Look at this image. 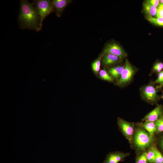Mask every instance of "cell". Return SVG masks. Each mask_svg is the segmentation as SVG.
Wrapping results in <instances>:
<instances>
[{
	"label": "cell",
	"mask_w": 163,
	"mask_h": 163,
	"mask_svg": "<svg viewBox=\"0 0 163 163\" xmlns=\"http://www.w3.org/2000/svg\"><path fill=\"white\" fill-rule=\"evenodd\" d=\"M160 1L161 2L162 4H163V0H160Z\"/></svg>",
	"instance_id": "obj_28"
},
{
	"label": "cell",
	"mask_w": 163,
	"mask_h": 163,
	"mask_svg": "<svg viewBox=\"0 0 163 163\" xmlns=\"http://www.w3.org/2000/svg\"><path fill=\"white\" fill-rule=\"evenodd\" d=\"M69 0H53L52 1L53 11L57 16L59 17L62 15L65 9L71 3Z\"/></svg>",
	"instance_id": "obj_10"
},
{
	"label": "cell",
	"mask_w": 163,
	"mask_h": 163,
	"mask_svg": "<svg viewBox=\"0 0 163 163\" xmlns=\"http://www.w3.org/2000/svg\"><path fill=\"white\" fill-rule=\"evenodd\" d=\"M120 58L118 56L111 54H105L102 59L103 64L105 65H109L118 62Z\"/></svg>",
	"instance_id": "obj_12"
},
{
	"label": "cell",
	"mask_w": 163,
	"mask_h": 163,
	"mask_svg": "<svg viewBox=\"0 0 163 163\" xmlns=\"http://www.w3.org/2000/svg\"><path fill=\"white\" fill-rule=\"evenodd\" d=\"M18 22L21 29L39 31L42 27L40 19L36 8L28 1H20Z\"/></svg>",
	"instance_id": "obj_1"
},
{
	"label": "cell",
	"mask_w": 163,
	"mask_h": 163,
	"mask_svg": "<svg viewBox=\"0 0 163 163\" xmlns=\"http://www.w3.org/2000/svg\"><path fill=\"white\" fill-rule=\"evenodd\" d=\"M101 62L100 59L95 60L92 64V68L95 73L98 72L100 70Z\"/></svg>",
	"instance_id": "obj_21"
},
{
	"label": "cell",
	"mask_w": 163,
	"mask_h": 163,
	"mask_svg": "<svg viewBox=\"0 0 163 163\" xmlns=\"http://www.w3.org/2000/svg\"><path fill=\"white\" fill-rule=\"evenodd\" d=\"M99 75L103 80L109 81H112L113 80V78L104 70H101L100 71Z\"/></svg>",
	"instance_id": "obj_20"
},
{
	"label": "cell",
	"mask_w": 163,
	"mask_h": 163,
	"mask_svg": "<svg viewBox=\"0 0 163 163\" xmlns=\"http://www.w3.org/2000/svg\"><path fill=\"white\" fill-rule=\"evenodd\" d=\"M146 18L149 21L153 24L159 26H163V17L155 18L148 16Z\"/></svg>",
	"instance_id": "obj_18"
},
{
	"label": "cell",
	"mask_w": 163,
	"mask_h": 163,
	"mask_svg": "<svg viewBox=\"0 0 163 163\" xmlns=\"http://www.w3.org/2000/svg\"><path fill=\"white\" fill-rule=\"evenodd\" d=\"M141 92L143 97L147 102L151 104L156 103L159 99L156 89L151 84L144 86L142 89Z\"/></svg>",
	"instance_id": "obj_5"
},
{
	"label": "cell",
	"mask_w": 163,
	"mask_h": 163,
	"mask_svg": "<svg viewBox=\"0 0 163 163\" xmlns=\"http://www.w3.org/2000/svg\"><path fill=\"white\" fill-rule=\"evenodd\" d=\"M158 8L161 9L163 11V4H161L160 5Z\"/></svg>",
	"instance_id": "obj_27"
},
{
	"label": "cell",
	"mask_w": 163,
	"mask_h": 163,
	"mask_svg": "<svg viewBox=\"0 0 163 163\" xmlns=\"http://www.w3.org/2000/svg\"><path fill=\"white\" fill-rule=\"evenodd\" d=\"M134 72V69L128 60L126 59L124 70L118 82V85L122 86L127 83L132 79Z\"/></svg>",
	"instance_id": "obj_6"
},
{
	"label": "cell",
	"mask_w": 163,
	"mask_h": 163,
	"mask_svg": "<svg viewBox=\"0 0 163 163\" xmlns=\"http://www.w3.org/2000/svg\"><path fill=\"white\" fill-rule=\"evenodd\" d=\"M156 16L157 18L163 17V11L158 8L157 10Z\"/></svg>",
	"instance_id": "obj_26"
},
{
	"label": "cell",
	"mask_w": 163,
	"mask_h": 163,
	"mask_svg": "<svg viewBox=\"0 0 163 163\" xmlns=\"http://www.w3.org/2000/svg\"><path fill=\"white\" fill-rule=\"evenodd\" d=\"M153 163H163V155L157 148L156 157Z\"/></svg>",
	"instance_id": "obj_22"
},
{
	"label": "cell",
	"mask_w": 163,
	"mask_h": 163,
	"mask_svg": "<svg viewBox=\"0 0 163 163\" xmlns=\"http://www.w3.org/2000/svg\"><path fill=\"white\" fill-rule=\"evenodd\" d=\"M117 123L119 130L130 143L135 131V123L128 122L120 117L117 118Z\"/></svg>",
	"instance_id": "obj_4"
},
{
	"label": "cell",
	"mask_w": 163,
	"mask_h": 163,
	"mask_svg": "<svg viewBox=\"0 0 163 163\" xmlns=\"http://www.w3.org/2000/svg\"><path fill=\"white\" fill-rule=\"evenodd\" d=\"M159 2V0H151L149 2L151 5L156 7L158 5Z\"/></svg>",
	"instance_id": "obj_25"
},
{
	"label": "cell",
	"mask_w": 163,
	"mask_h": 163,
	"mask_svg": "<svg viewBox=\"0 0 163 163\" xmlns=\"http://www.w3.org/2000/svg\"><path fill=\"white\" fill-rule=\"evenodd\" d=\"M156 136V146L163 155V132Z\"/></svg>",
	"instance_id": "obj_16"
},
{
	"label": "cell",
	"mask_w": 163,
	"mask_h": 163,
	"mask_svg": "<svg viewBox=\"0 0 163 163\" xmlns=\"http://www.w3.org/2000/svg\"><path fill=\"white\" fill-rule=\"evenodd\" d=\"M136 123L143 127L151 136H155L156 126L154 122L146 121L144 122H139Z\"/></svg>",
	"instance_id": "obj_11"
},
{
	"label": "cell",
	"mask_w": 163,
	"mask_h": 163,
	"mask_svg": "<svg viewBox=\"0 0 163 163\" xmlns=\"http://www.w3.org/2000/svg\"><path fill=\"white\" fill-rule=\"evenodd\" d=\"M163 69V63L158 62L156 63L153 66V70L158 72H160Z\"/></svg>",
	"instance_id": "obj_24"
},
{
	"label": "cell",
	"mask_w": 163,
	"mask_h": 163,
	"mask_svg": "<svg viewBox=\"0 0 163 163\" xmlns=\"http://www.w3.org/2000/svg\"><path fill=\"white\" fill-rule=\"evenodd\" d=\"M135 124V131L129 144L131 148L135 151L136 157L156 145V136H151L142 126Z\"/></svg>",
	"instance_id": "obj_2"
},
{
	"label": "cell",
	"mask_w": 163,
	"mask_h": 163,
	"mask_svg": "<svg viewBox=\"0 0 163 163\" xmlns=\"http://www.w3.org/2000/svg\"><path fill=\"white\" fill-rule=\"evenodd\" d=\"M32 3L36 8L40 16L41 22H43L48 15L53 12L52 1L49 0H35Z\"/></svg>",
	"instance_id": "obj_3"
},
{
	"label": "cell",
	"mask_w": 163,
	"mask_h": 163,
	"mask_svg": "<svg viewBox=\"0 0 163 163\" xmlns=\"http://www.w3.org/2000/svg\"><path fill=\"white\" fill-rule=\"evenodd\" d=\"M155 83L160 84L159 88L161 87L163 85V71L159 72L158 74L157 78L155 81Z\"/></svg>",
	"instance_id": "obj_23"
},
{
	"label": "cell",
	"mask_w": 163,
	"mask_h": 163,
	"mask_svg": "<svg viewBox=\"0 0 163 163\" xmlns=\"http://www.w3.org/2000/svg\"><path fill=\"white\" fill-rule=\"evenodd\" d=\"M130 155L129 153H125L120 151L110 152L107 155L102 163H119L124 161Z\"/></svg>",
	"instance_id": "obj_7"
},
{
	"label": "cell",
	"mask_w": 163,
	"mask_h": 163,
	"mask_svg": "<svg viewBox=\"0 0 163 163\" xmlns=\"http://www.w3.org/2000/svg\"><path fill=\"white\" fill-rule=\"evenodd\" d=\"M103 53L104 54H112L120 59L124 57L126 55V53L122 48L115 43L107 45L104 49Z\"/></svg>",
	"instance_id": "obj_8"
},
{
	"label": "cell",
	"mask_w": 163,
	"mask_h": 163,
	"mask_svg": "<svg viewBox=\"0 0 163 163\" xmlns=\"http://www.w3.org/2000/svg\"><path fill=\"white\" fill-rule=\"evenodd\" d=\"M144 9L145 12L148 15V16L152 17L156 15L157 9L156 7L151 5L149 2L144 4Z\"/></svg>",
	"instance_id": "obj_15"
},
{
	"label": "cell",
	"mask_w": 163,
	"mask_h": 163,
	"mask_svg": "<svg viewBox=\"0 0 163 163\" xmlns=\"http://www.w3.org/2000/svg\"><path fill=\"white\" fill-rule=\"evenodd\" d=\"M155 123L156 126L155 135L157 136L163 132V116Z\"/></svg>",
	"instance_id": "obj_17"
},
{
	"label": "cell",
	"mask_w": 163,
	"mask_h": 163,
	"mask_svg": "<svg viewBox=\"0 0 163 163\" xmlns=\"http://www.w3.org/2000/svg\"><path fill=\"white\" fill-rule=\"evenodd\" d=\"M163 116V106L158 105L142 119V121H149L155 122Z\"/></svg>",
	"instance_id": "obj_9"
},
{
	"label": "cell",
	"mask_w": 163,
	"mask_h": 163,
	"mask_svg": "<svg viewBox=\"0 0 163 163\" xmlns=\"http://www.w3.org/2000/svg\"><path fill=\"white\" fill-rule=\"evenodd\" d=\"M135 163H149L146 158V152L136 157Z\"/></svg>",
	"instance_id": "obj_19"
},
{
	"label": "cell",
	"mask_w": 163,
	"mask_h": 163,
	"mask_svg": "<svg viewBox=\"0 0 163 163\" xmlns=\"http://www.w3.org/2000/svg\"><path fill=\"white\" fill-rule=\"evenodd\" d=\"M157 148L155 145L148 149L146 152V156L149 163H153L156 155Z\"/></svg>",
	"instance_id": "obj_13"
},
{
	"label": "cell",
	"mask_w": 163,
	"mask_h": 163,
	"mask_svg": "<svg viewBox=\"0 0 163 163\" xmlns=\"http://www.w3.org/2000/svg\"><path fill=\"white\" fill-rule=\"evenodd\" d=\"M124 69V66H117L110 68L108 72L113 78L118 79L120 76Z\"/></svg>",
	"instance_id": "obj_14"
},
{
	"label": "cell",
	"mask_w": 163,
	"mask_h": 163,
	"mask_svg": "<svg viewBox=\"0 0 163 163\" xmlns=\"http://www.w3.org/2000/svg\"><path fill=\"white\" fill-rule=\"evenodd\" d=\"M162 98L163 99V94H162Z\"/></svg>",
	"instance_id": "obj_29"
}]
</instances>
